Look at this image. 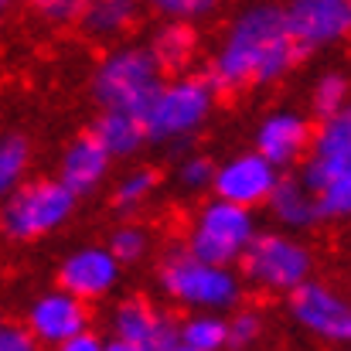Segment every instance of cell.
<instances>
[{
  "label": "cell",
  "instance_id": "16",
  "mask_svg": "<svg viewBox=\"0 0 351 351\" xmlns=\"http://www.w3.org/2000/svg\"><path fill=\"white\" fill-rule=\"evenodd\" d=\"M269 212L276 222L290 226V229H311L317 226L324 215H321V202L317 195L300 181V178H283L269 198Z\"/></svg>",
  "mask_w": 351,
  "mask_h": 351
},
{
  "label": "cell",
  "instance_id": "22",
  "mask_svg": "<svg viewBox=\"0 0 351 351\" xmlns=\"http://www.w3.org/2000/svg\"><path fill=\"white\" fill-rule=\"evenodd\" d=\"M27 154H31V147L21 133H7L0 140V191L3 195H14L21 188L17 181L27 171Z\"/></svg>",
  "mask_w": 351,
  "mask_h": 351
},
{
  "label": "cell",
  "instance_id": "30",
  "mask_svg": "<svg viewBox=\"0 0 351 351\" xmlns=\"http://www.w3.org/2000/svg\"><path fill=\"white\" fill-rule=\"evenodd\" d=\"M154 10L164 14V17H171V21H184V17H191V14H208V10H215V3H212V0H157Z\"/></svg>",
  "mask_w": 351,
  "mask_h": 351
},
{
  "label": "cell",
  "instance_id": "18",
  "mask_svg": "<svg viewBox=\"0 0 351 351\" xmlns=\"http://www.w3.org/2000/svg\"><path fill=\"white\" fill-rule=\"evenodd\" d=\"M89 133L106 147L110 157H130L147 140V126L136 117H130V113H103V117L93 123Z\"/></svg>",
  "mask_w": 351,
  "mask_h": 351
},
{
  "label": "cell",
  "instance_id": "4",
  "mask_svg": "<svg viewBox=\"0 0 351 351\" xmlns=\"http://www.w3.org/2000/svg\"><path fill=\"white\" fill-rule=\"evenodd\" d=\"M256 235H259L256 232V219H252L249 208H239L232 202L215 198L198 212V222L191 229L188 249L198 259L229 269V263H242V256L249 252Z\"/></svg>",
  "mask_w": 351,
  "mask_h": 351
},
{
  "label": "cell",
  "instance_id": "31",
  "mask_svg": "<svg viewBox=\"0 0 351 351\" xmlns=\"http://www.w3.org/2000/svg\"><path fill=\"white\" fill-rule=\"evenodd\" d=\"M0 351H38V341L27 328H17V324H7L0 331Z\"/></svg>",
  "mask_w": 351,
  "mask_h": 351
},
{
  "label": "cell",
  "instance_id": "6",
  "mask_svg": "<svg viewBox=\"0 0 351 351\" xmlns=\"http://www.w3.org/2000/svg\"><path fill=\"white\" fill-rule=\"evenodd\" d=\"M215 89L198 75H181L164 86L160 99L147 117V140L154 143H188V136L208 119Z\"/></svg>",
  "mask_w": 351,
  "mask_h": 351
},
{
  "label": "cell",
  "instance_id": "32",
  "mask_svg": "<svg viewBox=\"0 0 351 351\" xmlns=\"http://www.w3.org/2000/svg\"><path fill=\"white\" fill-rule=\"evenodd\" d=\"M41 14L51 17V21H82L86 7L72 3V0H48V3H41Z\"/></svg>",
  "mask_w": 351,
  "mask_h": 351
},
{
  "label": "cell",
  "instance_id": "20",
  "mask_svg": "<svg viewBox=\"0 0 351 351\" xmlns=\"http://www.w3.org/2000/svg\"><path fill=\"white\" fill-rule=\"evenodd\" d=\"M181 345L195 351L229 348V321L219 317V314H195L181 324Z\"/></svg>",
  "mask_w": 351,
  "mask_h": 351
},
{
  "label": "cell",
  "instance_id": "8",
  "mask_svg": "<svg viewBox=\"0 0 351 351\" xmlns=\"http://www.w3.org/2000/svg\"><path fill=\"white\" fill-rule=\"evenodd\" d=\"M290 34L300 48V58L345 41L351 34V0H293L287 7Z\"/></svg>",
  "mask_w": 351,
  "mask_h": 351
},
{
  "label": "cell",
  "instance_id": "13",
  "mask_svg": "<svg viewBox=\"0 0 351 351\" xmlns=\"http://www.w3.org/2000/svg\"><path fill=\"white\" fill-rule=\"evenodd\" d=\"M119 280L117 256L103 245H82L69 252L58 266V290L79 297V300H99L106 297Z\"/></svg>",
  "mask_w": 351,
  "mask_h": 351
},
{
  "label": "cell",
  "instance_id": "2",
  "mask_svg": "<svg viewBox=\"0 0 351 351\" xmlns=\"http://www.w3.org/2000/svg\"><path fill=\"white\" fill-rule=\"evenodd\" d=\"M160 72L164 69L157 65L150 48L126 45L99 62L93 75V96L103 106V113H130L140 123H147L154 103L167 86Z\"/></svg>",
  "mask_w": 351,
  "mask_h": 351
},
{
  "label": "cell",
  "instance_id": "17",
  "mask_svg": "<svg viewBox=\"0 0 351 351\" xmlns=\"http://www.w3.org/2000/svg\"><path fill=\"white\" fill-rule=\"evenodd\" d=\"M150 51H154V58L164 72H181V69H188V62L198 51V34L188 21H167L154 34Z\"/></svg>",
  "mask_w": 351,
  "mask_h": 351
},
{
  "label": "cell",
  "instance_id": "24",
  "mask_svg": "<svg viewBox=\"0 0 351 351\" xmlns=\"http://www.w3.org/2000/svg\"><path fill=\"white\" fill-rule=\"evenodd\" d=\"M348 79L341 75V72H324L317 82H314V113L321 119H331L335 113H341L345 106H348Z\"/></svg>",
  "mask_w": 351,
  "mask_h": 351
},
{
  "label": "cell",
  "instance_id": "25",
  "mask_svg": "<svg viewBox=\"0 0 351 351\" xmlns=\"http://www.w3.org/2000/svg\"><path fill=\"white\" fill-rule=\"evenodd\" d=\"M348 147H351V103L331 119H321L311 154H338V150H348Z\"/></svg>",
  "mask_w": 351,
  "mask_h": 351
},
{
  "label": "cell",
  "instance_id": "33",
  "mask_svg": "<svg viewBox=\"0 0 351 351\" xmlns=\"http://www.w3.org/2000/svg\"><path fill=\"white\" fill-rule=\"evenodd\" d=\"M58 351H106V341H99L96 335H79L75 341H69V345H62Z\"/></svg>",
  "mask_w": 351,
  "mask_h": 351
},
{
  "label": "cell",
  "instance_id": "5",
  "mask_svg": "<svg viewBox=\"0 0 351 351\" xmlns=\"http://www.w3.org/2000/svg\"><path fill=\"white\" fill-rule=\"evenodd\" d=\"M75 212V195L62 181H27L3 205V232L10 239H41L62 229Z\"/></svg>",
  "mask_w": 351,
  "mask_h": 351
},
{
  "label": "cell",
  "instance_id": "35",
  "mask_svg": "<svg viewBox=\"0 0 351 351\" xmlns=\"http://www.w3.org/2000/svg\"><path fill=\"white\" fill-rule=\"evenodd\" d=\"M171 351H195V348H188V345H174Z\"/></svg>",
  "mask_w": 351,
  "mask_h": 351
},
{
  "label": "cell",
  "instance_id": "15",
  "mask_svg": "<svg viewBox=\"0 0 351 351\" xmlns=\"http://www.w3.org/2000/svg\"><path fill=\"white\" fill-rule=\"evenodd\" d=\"M110 154L106 147L93 136V133H82L75 136L69 147H65V157H62V171H58V181L79 198V195H93L106 174H110Z\"/></svg>",
  "mask_w": 351,
  "mask_h": 351
},
{
  "label": "cell",
  "instance_id": "28",
  "mask_svg": "<svg viewBox=\"0 0 351 351\" xmlns=\"http://www.w3.org/2000/svg\"><path fill=\"white\" fill-rule=\"evenodd\" d=\"M317 202H321V215L324 219H351V174L331 181L317 195Z\"/></svg>",
  "mask_w": 351,
  "mask_h": 351
},
{
  "label": "cell",
  "instance_id": "29",
  "mask_svg": "<svg viewBox=\"0 0 351 351\" xmlns=\"http://www.w3.org/2000/svg\"><path fill=\"white\" fill-rule=\"evenodd\" d=\"M263 335V317L256 311H235L229 317V348H249Z\"/></svg>",
  "mask_w": 351,
  "mask_h": 351
},
{
  "label": "cell",
  "instance_id": "9",
  "mask_svg": "<svg viewBox=\"0 0 351 351\" xmlns=\"http://www.w3.org/2000/svg\"><path fill=\"white\" fill-rule=\"evenodd\" d=\"M280 171L256 150L249 154H235L232 160H226L219 167V178H215V198L222 202H232L239 208H256V205H269L276 184H280Z\"/></svg>",
  "mask_w": 351,
  "mask_h": 351
},
{
  "label": "cell",
  "instance_id": "7",
  "mask_svg": "<svg viewBox=\"0 0 351 351\" xmlns=\"http://www.w3.org/2000/svg\"><path fill=\"white\" fill-rule=\"evenodd\" d=\"M242 273L249 283L263 290H280V293H297L311 280V252L304 242L290 239L283 232H263L242 256Z\"/></svg>",
  "mask_w": 351,
  "mask_h": 351
},
{
  "label": "cell",
  "instance_id": "21",
  "mask_svg": "<svg viewBox=\"0 0 351 351\" xmlns=\"http://www.w3.org/2000/svg\"><path fill=\"white\" fill-rule=\"evenodd\" d=\"M345 174H351V147L348 150H338V154H311V157L304 160L300 181H304L314 195H321L331 181H338V178H345Z\"/></svg>",
  "mask_w": 351,
  "mask_h": 351
},
{
  "label": "cell",
  "instance_id": "34",
  "mask_svg": "<svg viewBox=\"0 0 351 351\" xmlns=\"http://www.w3.org/2000/svg\"><path fill=\"white\" fill-rule=\"evenodd\" d=\"M106 351H140V348H133V345H123V341H106Z\"/></svg>",
  "mask_w": 351,
  "mask_h": 351
},
{
  "label": "cell",
  "instance_id": "1",
  "mask_svg": "<svg viewBox=\"0 0 351 351\" xmlns=\"http://www.w3.org/2000/svg\"><path fill=\"white\" fill-rule=\"evenodd\" d=\"M300 62V48L287 24V7L252 3L239 10L215 51L205 82L215 93H232L239 86L273 82Z\"/></svg>",
  "mask_w": 351,
  "mask_h": 351
},
{
  "label": "cell",
  "instance_id": "12",
  "mask_svg": "<svg viewBox=\"0 0 351 351\" xmlns=\"http://www.w3.org/2000/svg\"><path fill=\"white\" fill-rule=\"evenodd\" d=\"M113 335L117 341L140 351H171L174 345H181V328L171 321V314L136 297L123 300L113 311Z\"/></svg>",
  "mask_w": 351,
  "mask_h": 351
},
{
  "label": "cell",
  "instance_id": "26",
  "mask_svg": "<svg viewBox=\"0 0 351 351\" xmlns=\"http://www.w3.org/2000/svg\"><path fill=\"white\" fill-rule=\"evenodd\" d=\"M106 249L117 256L119 266H123V263H136V259L147 256V232H143L140 226H119V229H113Z\"/></svg>",
  "mask_w": 351,
  "mask_h": 351
},
{
  "label": "cell",
  "instance_id": "11",
  "mask_svg": "<svg viewBox=\"0 0 351 351\" xmlns=\"http://www.w3.org/2000/svg\"><path fill=\"white\" fill-rule=\"evenodd\" d=\"M290 314L311 335L351 345V304L324 283H307L297 293H290Z\"/></svg>",
  "mask_w": 351,
  "mask_h": 351
},
{
  "label": "cell",
  "instance_id": "14",
  "mask_svg": "<svg viewBox=\"0 0 351 351\" xmlns=\"http://www.w3.org/2000/svg\"><path fill=\"white\" fill-rule=\"evenodd\" d=\"M314 136L317 133L311 130V123L300 113H290V110L269 113L256 130V154H263L280 171V167L297 164L304 157V150L314 147Z\"/></svg>",
  "mask_w": 351,
  "mask_h": 351
},
{
  "label": "cell",
  "instance_id": "19",
  "mask_svg": "<svg viewBox=\"0 0 351 351\" xmlns=\"http://www.w3.org/2000/svg\"><path fill=\"white\" fill-rule=\"evenodd\" d=\"M136 17V3L133 0H96L86 7L82 14V27L93 38H117L123 34Z\"/></svg>",
  "mask_w": 351,
  "mask_h": 351
},
{
  "label": "cell",
  "instance_id": "3",
  "mask_svg": "<svg viewBox=\"0 0 351 351\" xmlns=\"http://www.w3.org/2000/svg\"><path fill=\"white\" fill-rule=\"evenodd\" d=\"M160 287L171 300L188 304L202 314H219L239 304L242 287L239 276L226 266H212L205 259H198L191 249L184 252H171L160 263Z\"/></svg>",
  "mask_w": 351,
  "mask_h": 351
},
{
  "label": "cell",
  "instance_id": "27",
  "mask_svg": "<svg viewBox=\"0 0 351 351\" xmlns=\"http://www.w3.org/2000/svg\"><path fill=\"white\" fill-rule=\"evenodd\" d=\"M215 178H219V167H215L208 157H202V154H191V157H184V160L178 164V181H181V188H188V191L215 188Z\"/></svg>",
  "mask_w": 351,
  "mask_h": 351
},
{
  "label": "cell",
  "instance_id": "10",
  "mask_svg": "<svg viewBox=\"0 0 351 351\" xmlns=\"http://www.w3.org/2000/svg\"><path fill=\"white\" fill-rule=\"evenodd\" d=\"M27 331L34 335L38 345H55L58 351L62 345H69L89 331V307H86V300H79L65 290L41 293L27 311Z\"/></svg>",
  "mask_w": 351,
  "mask_h": 351
},
{
  "label": "cell",
  "instance_id": "23",
  "mask_svg": "<svg viewBox=\"0 0 351 351\" xmlns=\"http://www.w3.org/2000/svg\"><path fill=\"white\" fill-rule=\"evenodd\" d=\"M157 181H160V178H157L154 167H133V171H126V174L119 178L117 191H113V205H117L119 212L140 208V205L154 195Z\"/></svg>",
  "mask_w": 351,
  "mask_h": 351
}]
</instances>
